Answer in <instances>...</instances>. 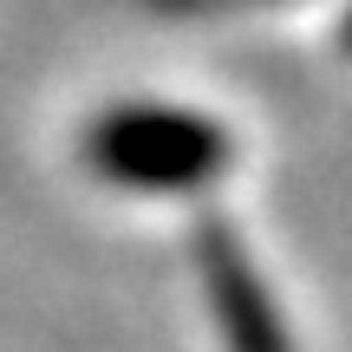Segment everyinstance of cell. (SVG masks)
Masks as SVG:
<instances>
[{"label":"cell","mask_w":352,"mask_h":352,"mask_svg":"<svg viewBox=\"0 0 352 352\" xmlns=\"http://www.w3.org/2000/svg\"><path fill=\"white\" fill-rule=\"evenodd\" d=\"M209 294L222 300V320H228V346L235 352H287V333H280L274 307H267V287L248 261L235 254V241L215 235V274H209Z\"/></svg>","instance_id":"cell-2"},{"label":"cell","mask_w":352,"mask_h":352,"mask_svg":"<svg viewBox=\"0 0 352 352\" xmlns=\"http://www.w3.org/2000/svg\"><path fill=\"white\" fill-rule=\"evenodd\" d=\"M85 164L124 189H189L228 170V138L196 111L118 104L85 124Z\"/></svg>","instance_id":"cell-1"}]
</instances>
